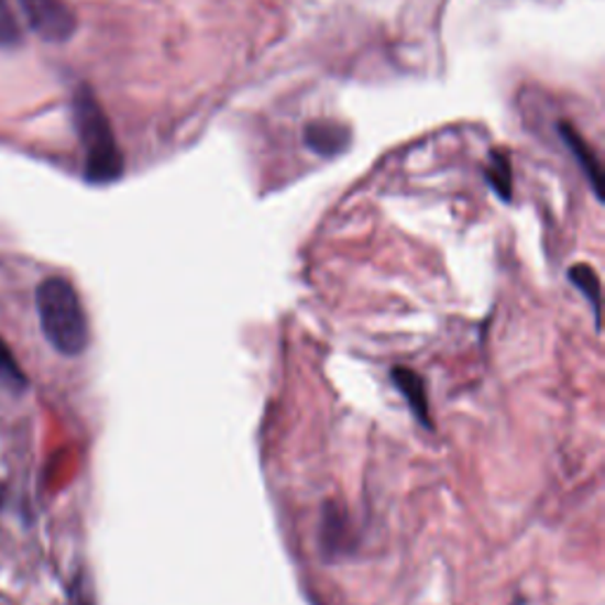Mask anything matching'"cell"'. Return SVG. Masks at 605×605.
I'll use <instances>...</instances> for the list:
<instances>
[{
    "label": "cell",
    "mask_w": 605,
    "mask_h": 605,
    "mask_svg": "<svg viewBox=\"0 0 605 605\" xmlns=\"http://www.w3.org/2000/svg\"><path fill=\"white\" fill-rule=\"evenodd\" d=\"M72 114L74 129L81 142L86 164L84 178L90 185H111L123 175V154L119 150V142L111 131V123L105 114L100 100L95 98L90 86H78L72 98Z\"/></svg>",
    "instance_id": "6da1fadb"
},
{
    "label": "cell",
    "mask_w": 605,
    "mask_h": 605,
    "mask_svg": "<svg viewBox=\"0 0 605 605\" xmlns=\"http://www.w3.org/2000/svg\"><path fill=\"white\" fill-rule=\"evenodd\" d=\"M36 310L43 337L57 353L76 358L90 343V327L84 302L65 277H47L36 289Z\"/></svg>",
    "instance_id": "7a4b0ae2"
},
{
    "label": "cell",
    "mask_w": 605,
    "mask_h": 605,
    "mask_svg": "<svg viewBox=\"0 0 605 605\" xmlns=\"http://www.w3.org/2000/svg\"><path fill=\"white\" fill-rule=\"evenodd\" d=\"M29 26L47 43H65L76 34V12L67 0H20Z\"/></svg>",
    "instance_id": "3957f363"
},
{
    "label": "cell",
    "mask_w": 605,
    "mask_h": 605,
    "mask_svg": "<svg viewBox=\"0 0 605 605\" xmlns=\"http://www.w3.org/2000/svg\"><path fill=\"white\" fill-rule=\"evenodd\" d=\"M302 142H306V147L312 154L333 158V156H341L350 147L353 133H350L348 125L341 121L317 119L306 125V131H302Z\"/></svg>",
    "instance_id": "277c9868"
},
{
    "label": "cell",
    "mask_w": 605,
    "mask_h": 605,
    "mask_svg": "<svg viewBox=\"0 0 605 605\" xmlns=\"http://www.w3.org/2000/svg\"><path fill=\"white\" fill-rule=\"evenodd\" d=\"M559 135L565 142V147L572 152V156L578 158V164L584 173L588 187H592V193L596 195L598 201H603V175H601V164L594 150L586 145V140L575 131V125L568 121L559 123Z\"/></svg>",
    "instance_id": "5b68a950"
},
{
    "label": "cell",
    "mask_w": 605,
    "mask_h": 605,
    "mask_svg": "<svg viewBox=\"0 0 605 605\" xmlns=\"http://www.w3.org/2000/svg\"><path fill=\"white\" fill-rule=\"evenodd\" d=\"M391 378H393V384L397 386V391L405 395V400H407L414 417L419 419V424L424 428L431 431L433 421H431V414H428V397H426L424 378L417 372H411L409 367H393Z\"/></svg>",
    "instance_id": "8992f818"
},
{
    "label": "cell",
    "mask_w": 605,
    "mask_h": 605,
    "mask_svg": "<svg viewBox=\"0 0 605 605\" xmlns=\"http://www.w3.org/2000/svg\"><path fill=\"white\" fill-rule=\"evenodd\" d=\"M345 528H348V518L343 516V508L337 504H327L322 514V528H320V541L327 553H343Z\"/></svg>",
    "instance_id": "52a82bcc"
},
{
    "label": "cell",
    "mask_w": 605,
    "mask_h": 605,
    "mask_svg": "<svg viewBox=\"0 0 605 605\" xmlns=\"http://www.w3.org/2000/svg\"><path fill=\"white\" fill-rule=\"evenodd\" d=\"M487 183L495 189L502 201H512L514 197V175H512V162H508L506 154L492 152L490 164H487Z\"/></svg>",
    "instance_id": "ba28073f"
},
{
    "label": "cell",
    "mask_w": 605,
    "mask_h": 605,
    "mask_svg": "<svg viewBox=\"0 0 605 605\" xmlns=\"http://www.w3.org/2000/svg\"><path fill=\"white\" fill-rule=\"evenodd\" d=\"M568 277L584 294V298H588V302H592V308L596 312V320H598V312H601V282H598L596 270L588 267V265H575V267H570Z\"/></svg>",
    "instance_id": "9c48e42d"
},
{
    "label": "cell",
    "mask_w": 605,
    "mask_h": 605,
    "mask_svg": "<svg viewBox=\"0 0 605 605\" xmlns=\"http://www.w3.org/2000/svg\"><path fill=\"white\" fill-rule=\"evenodd\" d=\"M0 384L12 391H24L29 384L20 362L14 360L12 350L3 341H0Z\"/></svg>",
    "instance_id": "30bf717a"
},
{
    "label": "cell",
    "mask_w": 605,
    "mask_h": 605,
    "mask_svg": "<svg viewBox=\"0 0 605 605\" xmlns=\"http://www.w3.org/2000/svg\"><path fill=\"white\" fill-rule=\"evenodd\" d=\"M22 41V29L14 20L8 0H0V47L18 45Z\"/></svg>",
    "instance_id": "8fae6325"
}]
</instances>
